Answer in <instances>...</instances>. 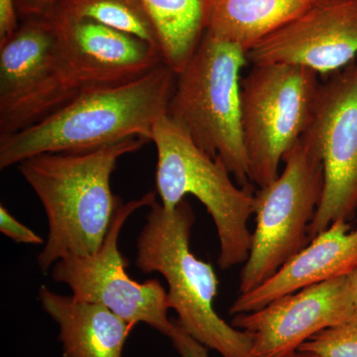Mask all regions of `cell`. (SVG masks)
I'll return each instance as SVG.
<instances>
[{
	"label": "cell",
	"mask_w": 357,
	"mask_h": 357,
	"mask_svg": "<svg viewBox=\"0 0 357 357\" xmlns=\"http://www.w3.org/2000/svg\"><path fill=\"white\" fill-rule=\"evenodd\" d=\"M176 73L165 63L133 81L91 89L29 128L0 135V169L44 153H79L129 138L150 142L167 114Z\"/></svg>",
	"instance_id": "1"
},
{
	"label": "cell",
	"mask_w": 357,
	"mask_h": 357,
	"mask_svg": "<svg viewBox=\"0 0 357 357\" xmlns=\"http://www.w3.org/2000/svg\"><path fill=\"white\" fill-rule=\"evenodd\" d=\"M146 143L129 138L91 151L36 155L18 165L48 218L38 256L44 273L62 258L93 255L100 248L122 204L110 187L112 173L121 157Z\"/></svg>",
	"instance_id": "2"
},
{
	"label": "cell",
	"mask_w": 357,
	"mask_h": 357,
	"mask_svg": "<svg viewBox=\"0 0 357 357\" xmlns=\"http://www.w3.org/2000/svg\"><path fill=\"white\" fill-rule=\"evenodd\" d=\"M195 220L185 199L173 210L155 202L138 236L136 266L166 279L169 307L188 335L222 357H251V335L225 323L213 307L220 282L213 265L190 248Z\"/></svg>",
	"instance_id": "3"
},
{
	"label": "cell",
	"mask_w": 357,
	"mask_h": 357,
	"mask_svg": "<svg viewBox=\"0 0 357 357\" xmlns=\"http://www.w3.org/2000/svg\"><path fill=\"white\" fill-rule=\"evenodd\" d=\"M248 62L238 45L204 33L180 72L167 115L206 154L220 158L241 187L249 184L241 128V70Z\"/></svg>",
	"instance_id": "4"
},
{
	"label": "cell",
	"mask_w": 357,
	"mask_h": 357,
	"mask_svg": "<svg viewBox=\"0 0 357 357\" xmlns=\"http://www.w3.org/2000/svg\"><path fill=\"white\" fill-rule=\"evenodd\" d=\"M151 141L157 150L156 192L164 208L173 210L189 195L198 199L217 229L220 269L245 263L252 238V185H234L222 160L199 149L167 114L155 124Z\"/></svg>",
	"instance_id": "5"
},
{
	"label": "cell",
	"mask_w": 357,
	"mask_h": 357,
	"mask_svg": "<svg viewBox=\"0 0 357 357\" xmlns=\"http://www.w3.org/2000/svg\"><path fill=\"white\" fill-rule=\"evenodd\" d=\"M283 172L255 196L256 225L241 273L239 294L269 280L309 243L307 229L325 185L323 158L309 131L284 157Z\"/></svg>",
	"instance_id": "6"
},
{
	"label": "cell",
	"mask_w": 357,
	"mask_h": 357,
	"mask_svg": "<svg viewBox=\"0 0 357 357\" xmlns=\"http://www.w3.org/2000/svg\"><path fill=\"white\" fill-rule=\"evenodd\" d=\"M319 74L289 64L252 65L241 84V128L249 181L259 188L279 176L284 157L311 126Z\"/></svg>",
	"instance_id": "7"
},
{
	"label": "cell",
	"mask_w": 357,
	"mask_h": 357,
	"mask_svg": "<svg viewBox=\"0 0 357 357\" xmlns=\"http://www.w3.org/2000/svg\"><path fill=\"white\" fill-rule=\"evenodd\" d=\"M54 22L55 69L29 95L40 114L57 112L84 91L133 81L163 63L159 48L128 33L89 20Z\"/></svg>",
	"instance_id": "8"
},
{
	"label": "cell",
	"mask_w": 357,
	"mask_h": 357,
	"mask_svg": "<svg viewBox=\"0 0 357 357\" xmlns=\"http://www.w3.org/2000/svg\"><path fill=\"white\" fill-rule=\"evenodd\" d=\"M156 201V192L121 204L102 245L89 256H67L52 267L54 281L64 283L77 300L107 307L131 326L145 324L170 338L175 331L168 318V296L157 279L139 283L126 272L128 260L119 248V237L128 218Z\"/></svg>",
	"instance_id": "9"
},
{
	"label": "cell",
	"mask_w": 357,
	"mask_h": 357,
	"mask_svg": "<svg viewBox=\"0 0 357 357\" xmlns=\"http://www.w3.org/2000/svg\"><path fill=\"white\" fill-rule=\"evenodd\" d=\"M323 158L325 185L307 229L311 241L333 223H351L357 211V61L319 84L309 129Z\"/></svg>",
	"instance_id": "10"
},
{
	"label": "cell",
	"mask_w": 357,
	"mask_h": 357,
	"mask_svg": "<svg viewBox=\"0 0 357 357\" xmlns=\"http://www.w3.org/2000/svg\"><path fill=\"white\" fill-rule=\"evenodd\" d=\"M356 314L344 276L283 296L258 311L236 314L231 325L252 337L251 357H281Z\"/></svg>",
	"instance_id": "11"
},
{
	"label": "cell",
	"mask_w": 357,
	"mask_h": 357,
	"mask_svg": "<svg viewBox=\"0 0 357 357\" xmlns=\"http://www.w3.org/2000/svg\"><path fill=\"white\" fill-rule=\"evenodd\" d=\"M357 57V0H323L256 44L252 65H297L328 77Z\"/></svg>",
	"instance_id": "12"
},
{
	"label": "cell",
	"mask_w": 357,
	"mask_h": 357,
	"mask_svg": "<svg viewBox=\"0 0 357 357\" xmlns=\"http://www.w3.org/2000/svg\"><path fill=\"white\" fill-rule=\"evenodd\" d=\"M269 280L239 294L230 307L232 316L258 311L273 301L301 289L347 276L357 268V229L337 222L314 237Z\"/></svg>",
	"instance_id": "13"
},
{
	"label": "cell",
	"mask_w": 357,
	"mask_h": 357,
	"mask_svg": "<svg viewBox=\"0 0 357 357\" xmlns=\"http://www.w3.org/2000/svg\"><path fill=\"white\" fill-rule=\"evenodd\" d=\"M42 309L59 326L64 357H123L134 328L107 307L60 295L42 286Z\"/></svg>",
	"instance_id": "14"
},
{
	"label": "cell",
	"mask_w": 357,
	"mask_h": 357,
	"mask_svg": "<svg viewBox=\"0 0 357 357\" xmlns=\"http://www.w3.org/2000/svg\"><path fill=\"white\" fill-rule=\"evenodd\" d=\"M57 26L46 15L21 20L0 43V110L29 95L55 69Z\"/></svg>",
	"instance_id": "15"
},
{
	"label": "cell",
	"mask_w": 357,
	"mask_h": 357,
	"mask_svg": "<svg viewBox=\"0 0 357 357\" xmlns=\"http://www.w3.org/2000/svg\"><path fill=\"white\" fill-rule=\"evenodd\" d=\"M323 0H213L206 31L238 45L246 54L256 44Z\"/></svg>",
	"instance_id": "16"
},
{
	"label": "cell",
	"mask_w": 357,
	"mask_h": 357,
	"mask_svg": "<svg viewBox=\"0 0 357 357\" xmlns=\"http://www.w3.org/2000/svg\"><path fill=\"white\" fill-rule=\"evenodd\" d=\"M158 37L162 59L177 74L198 48L213 0H143Z\"/></svg>",
	"instance_id": "17"
},
{
	"label": "cell",
	"mask_w": 357,
	"mask_h": 357,
	"mask_svg": "<svg viewBox=\"0 0 357 357\" xmlns=\"http://www.w3.org/2000/svg\"><path fill=\"white\" fill-rule=\"evenodd\" d=\"M45 15L56 22L93 21L160 49L156 29L143 0H58Z\"/></svg>",
	"instance_id": "18"
},
{
	"label": "cell",
	"mask_w": 357,
	"mask_h": 357,
	"mask_svg": "<svg viewBox=\"0 0 357 357\" xmlns=\"http://www.w3.org/2000/svg\"><path fill=\"white\" fill-rule=\"evenodd\" d=\"M299 351L319 357H357V314L312 335L301 345Z\"/></svg>",
	"instance_id": "19"
},
{
	"label": "cell",
	"mask_w": 357,
	"mask_h": 357,
	"mask_svg": "<svg viewBox=\"0 0 357 357\" xmlns=\"http://www.w3.org/2000/svg\"><path fill=\"white\" fill-rule=\"evenodd\" d=\"M0 231L17 243L43 244L44 239L7 211L6 206H0Z\"/></svg>",
	"instance_id": "20"
},
{
	"label": "cell",
	"mask_w": 357,
	"mask_h": 357,
	"mask_svg": "<svg viewBox=\"0 0 357 357\" xmlns=\"http://www.w3.org/2000/svg\"><path fill=\"white\" fill-rule=\"evenodd\" d=\"M170 340L181 357H210L208 347L188 335L176 321L175 331Z\"/></svg>",
	"instance_id": "21"
},
{
	"label": "cell",
	"mask_w": 357,
	"mask_h": 357,
	"mask_svg": "<svg viewBox=\"0 0 357 357\" xmlns=\"http://www.w3.org/2000/svg\"><path fill=\"white\" fill-rule=\"evenodd\" d=\"M20 20L14 0H0V43L17 30Z\"/></svg>",
	"instance_id": "22"
},
{
	"label": "cell",
	"mask_w": 357,
	"mask_h": 357,
	"mask_svg": "<svg viewBox=\"0 0 357 357\" xmlns=\"http://www.w3.org/2000/svg\"><path fill=\"white\" fill-rule=\"evenodd\" d=\"M20 20L48 13L58 0H14Z\"/></svg>",
	"instance_id": "23"
},
{
	"label": "cell",
	"mask_w": 357,
	"mask_h": 357,
	"mask_svg": "<svg viewBox=\"0 0 357 357\" xmlns=\"http://www.w3.org/2000/svg\"><path fill=\"white\" fill-rule=\"evenodd\" d=\"M347 282H349V291L354 302V307H356V316L357 314V268L351 274L347 275Z\"/></svg>",
	"instance_id": "24"
},
{
	"label": "cell",
	"mask_w": 357,
	"mask_h": 357,
	"mask_svg": "<svg viewBox=\"0 0 357 357\" xmlns=\"http://www.w3.org/2000/svg\"><path fill=\"white\" fill-rule=\"evenodd\" d=\"M281 357H319V356H316V354H310V352L298 351L294 352V354H289V356H281Z\"/></svg>",
	"instance_id": "25"
}]
</instances>
